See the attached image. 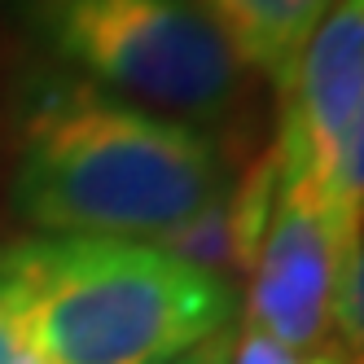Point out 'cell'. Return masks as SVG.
Listing matches in <instances>:
<instances>
[{
	"label": "cell",
	"instance_id": "1",
	"mask_svg": "<svg viewBox=\"0 0 364 364\" xmlns=\"http://www.w3.org/2000/svg\"><path fill=\"white\" fill-rule=\"evenodd\" d=\"M237 171L224 136L48 62L18 84L9 202L36 232L163 246L228 198Z\"/></svg>",
	"mask_w": 364,
	"mask_h": 364
},
{
	"label": "cell",
	"instance_id": "2",
	"mask_svg": "<svg viewBox=\"0 0 364 364\" xmlns=\"http://www.w3.org/2000/svg\"><path fill=\"white\" fill-rule=\"evenodd\" d=\"M0 299L36 364H167L237 316L232 281L163 246L53 232L0 246Z\"/></svg>",
	"mask_w": 364,
	"mask_h": 364
},
{
	"label": "cell",
	"instance_id": "3",
	"mask_svg": "<svg viewBox=\"0 0 364 364\" xmlns=\"http://www.w3.org/2000/svg\"><path fill=\"white\" fill-rule=\"evenodd\" d=\"M48 66L132 106L224 132L250 97V70L193 0H5Z\"/></svg>",
	"mask_w": 364,
	"mask_h": 364
},
{
	"label": "cell",
	"instance_id": "4",
	"mask_svg": "<svg viewBox=\"0 0 364 364\" xmlns=\"http://www.w3.org/2000/svg\"><path fill=\"white\" fill-rule=\"evenodd\" d=\"M277 193L250 259L246 325L294 355H321L338 343V299L360 232L333 211L307 149L277 123Z\"/></svg>",
	"mask_w": 364,
	"mask_h": 364
},
{
	"label": "cell",
	"instance_id": "5",
	"mask_svg": "<svg viewBox=\"0 0 364 364\" xmlns=\"http://www.w3.org/2000/svg\"><path fill=\"white\" fill-rule=\"evenodd\" d=\"M364 101V0H338L311 31L294 66L290 88L281 92L277 123L307 149L325 198L333 202V176L347 127ZM338 211V206H333Z\"/></svg>",
	"mask_w": 364,
	"mask_h": 364
},
{
	"label": "cell",
	"instance_id": "6",
	"mask_svg": "<svg viewBox=\"0 0 364 364\" xmlns=\"http://www.w3.org/2000/svg\"><path fill=\"white\" fill-rule=\"evenodd\" d=\"M193 5L250 75L285 92L311 31L338 0H193Z\"/></svg>",
	"mask_w": 364,
	"mask_h": 364
},
{
	"label": "cell",
	"instance_id": "7",
	"mask_svg": "<svg viewBox=\"0 0 364 364\" xmlns=\"http://www.w3.org/2000/svg\"><path fill=\"white\" fill-rule=\"evenodd\" d=\"M333 206L360 237H364V101L347 127L343 154H338V176H333Z\"/></svg>",
	"mask_w": 364,
	"mask_h": 364
},
{
	"label": "cell",
	"instance_id": "8",
	"mask_svg": "<svg viewBox=\"0 0 364 364\" xmlns=\"http://www.w3.org/2000/svg\"><path fill=\"white\" fill-rule=\"evenodd\" d=\"M338 338L351 347L355 364H364V237L347 264L343 299H338Z\"/></svg>",
	"mask_w": 364,
	"mask_h": 364
},
{
	"label": "cell",
	"instance_id": "9",
	"mask_svg": "<svg viewBox=\"0 0 364 364\" xmlns=\"http://www.w3.org/2000/svg\"><path fill=\"white\" fill-rule=\"evenodd\" d=\"M228 364H321V355H294V351H285L277 347L268 333H259L255 325H242V329H232V360Z\"/></svg>",
	"mask_w": 364,
	"mask_h": 364
},
{
	"label": "cell",
	"instance_id": "10",
	"mask_svg": "<svg viewBox=\"0 0 364 364\" xmlns=\"http://www.w3.org/2000/svg\"><path fill=\"white\" fill-rule=\"evenodd\" d=\"M228 360H232V325H228V329H220L215 338H206V343L189 347L185 355L167 360V364H228Z\"/></svg>",
	"mask_w": 364,
	"mask_h": 364
},
{
	"label": "cell",
	"instance_id": "11",
	"mask_svg": "<svg viewBox=\"0 0 364 364\" xmlns=\"http://www.w3.org/2000/svg\"><path fill=\"white\" fill-rule=\"evenodd\" d=\"M321 364H355V360H333V355H321Z\"/></svg>",
	"mask_w": 364,
	"mask_h": 364
}]
</instances>
